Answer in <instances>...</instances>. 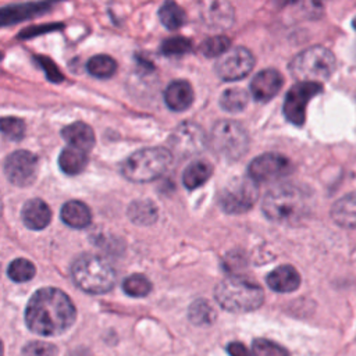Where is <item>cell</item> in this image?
<instances>
[{
    "label": "cell",
    "mask_w": 356,
    "mask_h": 356,
    "mask_svg": "<svg viewBox=\"0 0 356 356\" xmlns=\"http://www.w3.org/2000/svg\"><path fill=\"white\" fill-rule=\"evenodd\" d=\"M291 170L292 164L285 156L280 153H264L250 161L248 175L256 184L271 182L288 175Z\"/></svg>",
    "instance_id": "cell-11"
},
{
    "label": "cell",
    "mask_w": 356,
    "mask_h": 356,
    "mask_svg": "<svg viewBox=\"0 0 356 356\" xmlns=\"http://www.w3.org/2000/svg\"><path fill=\"white\" fill-rule=\"evenodd\" d=\"M88 72L99 79H108L117 72V61L107 54H96L86 63Z\"/></svg>",
    "instance_id": "cell-26"
},
{
    "label": "cell",
    "mask_w": 356,
    "mask_h": 356,
    "mask_svg": "<svg viewBox=\"0 0 356 356\" xmlns=\"http://www.w3.org/2000/svg\"><path fill=\"white\" fill-rule=\"evenodd\" d=\"M122 289L129 296L142 298V296H146L152 291V284L145 275L132 274L124 280Z\"/></svg>",
    "instance_id": "cell-29"
},
{
    "label": "cell",
    "mask_w": 356,
    "mask_h": 356,
    "mask_svg": "<svg viewBox=\"0 0 356 356\" xmlns=\"http://www.w3.org/2000/svg\"><path fill=\"white\" fill-rule=\"evenodd\" d=\"M33 60L36 61V64L43 70L46 78L50 81V82H54V83H60L64 81V75L63 72L60 71V68L57 67V64L47 56H35Z\"/></svg>",
    "instance_id": "cell-35"
},
{
    "label": "cell",
    "mask_w": 356,
    "mask_h": 356,
    "mask_svg": "<svg viewBox=\"0 0 356 356\" xmlns=\"http://www.w3.org/2000/svg\"><path fill=\"white\" fill-rule=\"evenodd\" d=\"M61 136L70 146L81 149L86 153L95 146V132L88 124L82 121H76L64 127Z\"/></svg>",
    "instance_id": "cell-19"
},
{
    "label": "cell",
    "mask_w": 356,
    "mask_h": 356,
    "mask_svg": "<svg viewBox=\"0 0 356 356\" xmlns=\"http://www.w3.org/2000/svg\"><path fill=\"white\" fill-rule=\"evenodd\" d=\"M252 352L254 356H289L284 346L266 338L254 339L252 342Z\"/></svg>",
    "instance_id": "cell-32"
},
{
    "label": "cell",
    "mask_w": 356,
    "mask_h": 356,
    "mask_svg": "<svg viewBox=\"0 0 356 356\" xmlns=\"http://www.w3.org/2000/svg\"><path fill=\"white\" fill-rule=\"evenodd\" d=\"M21 216L28 228L43 229L51 220V210L42 199H31L24 204Z\"/></svg>",
    "instance_id": "cell-18"
},
{
    "label": "cell",
    "mask_w": 356,
    "mask_h": 356,
    "mask_svg": "<svg viewBox=\"0 0 356 356\" xmlns=\"http://www.w3.org/2000/svg\"><path fill=\"white\" fill-rule=\"evenodd\" d=\"M310 203L306 191L292 184H281L270 189L263 200L261 210L264 216L280 224H295L305 218Z\"/></svg>",
    "instance_id": "cell-2"
},
{
    "label": "cell",
    "mask_w": 356,
    "mask_h": 356,
    "mask_svg": "<svg viewBox=\"0 0 356 356\" xmlns=\"http://www.w3.org/2000/svg\"><path fill=\"white\" fill-rule=\"evenodd\" d=\"M172 160L164 147H146L132 153L121 167L122 175L132 182H149L161 177Z\"/></svg>",
    "instance_id": "cell-5"
},
{
    "label": "cell",
    "mask_w": 356,
    "mask_h": 356,
    "mask_svg": "<svg viewBox=\"0 0 356 356\" xmlns=\"http://www.w3.org/2000/svg\"><path fill=\"white\" fill-rule=\"evenodd\" d=\"M159 19L167 29L175 31L185 25L186 13L177 1L165 0L159 8Z\"/></svg>",
    "instance_id": "cell-24"
},
{
    "label": "cell",
    "mask_w": 356,
    "mask_h": 356,
    "mask_svg": "<svg viewBox=\"0 0 356 356\" xmlns=\"http://www.w3.org/2000/svg\"><path fill=\"white\" fill-rule=\"evenodd\" d=\"M170 143L178 156L188 157L197 154L204 149L206 136L199 125L185 121L177 127L170 138Z\"/></svg>",
    "instance_id": "cell-14"
},
{
    "label": "cell",
    "mask_w": 356,
    "mask_h": 356,
    "mask_svg": "<svg viewBox=\"0 0 356 356\" xmlns=\"http://www.w3.org/2000/svg\"><path fill=\"white\" fill-rule=\"evenodd\" d=\"M337 68V60L324 46H312L298 53L289 64V72L298 81L321 82L328 79Z\"/></svg>",
    "instance_id": "cell-6"
},
{
    "label": "cell",
    "mask_w": 356,
    "mask_h": 356,
    "mask_svg": "<svg viewBox=\"0 0 356 356\" xmlns=\"http://www.w3.org/2000/svg\"><path fill=\"white\" fill-rule=\"evenodd\" d=\"M61 0H39L0 7V28L15 25L36 17H40L53 10Z\"/></svg>",
    "instance_id": "cell-13"
},
{
    "label": "cell",
    "mask_w": 356,
    "mask_h": 356,
    "mask_svg": "<svg viewBox=\"0 0 356 356\" xmlns=\"http://www.w3.org/2000/svg\"><path fill=\"white\" fill-rule=\"evenodd\" d=\"M188 317L189 321L195 325H210L211 323H214L217 313L209 300L197 299L191 303Z\"/></svg>",
    "instance_id": "cell-27"
},
{
    "label": "cell",
    "mask_w": 356,
    "mask_h": 356,
    "mask_svg": "<svg viewBox=\"0 0 356 356\" xmlns=\"http://www.w3.org/2000/svg\"><path fill=\"white\" fill-rule=\"evenodd\" d=\"M266 281L273 291L286 293V292H293L299 288L300 275L295 267L289 264H284V266H278L271 273H268Z\"/></svg>",
    "instance_id": "cell-17"
},
{
    "label": "cell",
    "mask_w": 356,
    "mask_h": 356,
    "mask_svg": "<svg viewBox=\"0 0 356 356\" xmlns=\"http://www.w3.org/2000/svg\"><path fill=\"white\" fill-rule=\"evenodd\" d=\"M193 89L189 82L177 79L172 81L164 90V102L172 111H184L193 103Z\"/></svg>",
    "instance_id": "cell-16"
},
{
    "label": "cell",
    "mask_w": 356,
    "mask_h": 356,
    "mask_svg": "<svg viewBox=\"0 0 356 356\" xmlns=\"http://www.w3.org/2000/svg\"><path fill=\"white\" fill-rule=\"evenodd\" d=\"M213 174V165L207 161L191 163L182 174V182L188 189H196L202 186Z\"/></svg>",
    "instance_id": "cell-23"
},
{
    "label": "cell",
    "mask_w": 356,
    "mask_h": 356,
    "mask_svg": "<svg viewBox=\"0 0 356 356\" xmlns=\"http://www.w3.org/2000/svg\"><path fill=\"white\" fill-rule=\"evenodd\" d=\"M284 85L282 75L274 68H266L257 72L250 81V93L257 102H268L281 90Z\"/></svg>",
    "instance_id": "cell-15"
},
{
    "label": "cell",
    "mask_w": 356,
    "mask_h": 356,
    "mask_svg": "<svg viewBox=\"0 0 356 356\" xmlns=\"http://www.w3.org/2000/svg\"><path fill=\"white\" fill-rule=\"evenodd\" d=\"M331 217L343 228H356V192L337 200L331 209Z\"/></svg>",
    "instance_id": "cell-20"
},
{
    "label": "cell",
    "mask_w": 356,
    "mask_h": 356,
    "mask_svg": "<svg viewBox=\"0 0 356 356\" xmlns=\"http://www.w3.org/2000/svg\"><path fill=\"white\" fill-rule=\"evenodd\" d=\"M254 67V57L246 47L238 46L228 49L221 54L216 63V74L222 81H239L243 79Z\"/></svg>",
    "instance_id": "cell-10"
},
{
    "label": "cell",
    "mask_w": 356,
    "mask_h": 356,
    "mask_svg": "<svg viewBox=\"0 0 356 356\" xmlns=\"http://www.w3.org/2000/svg\"><path fill=\"white\" fill-rule=\"evenodd\" d=\"M231 46V39L225 35H216L202 42L199 50L204 57H220Z\"/></svg>",
    "instance_id": "cell-30"
},
{
    "label": "cell",
    "mask_w": 356,
    "mask_h": 356,
    "mask_svg": "<svg viewBox=\"0 0 356 356\" xmlns=\"http://www.w3.org/2000/svg\"><path fill=\"white\" fill-rule=\"evenodd\" d=\"M259 197V189L250 178L229 181L218 195V204L228 214H242L253 207Z\"/></svg>",
    "instance_id": "cell-8"
},
{
    "label": "cell",
    "mask_w": 356,
    "mask_h": 356,
    "mask_svg": "<svg viewBox=\"0 0 356 356\" xmlns=\"http://www.w3.org/2000/svg\"><path fill=\"white\" fill-rule=\"evenodd\" d=\"M210 146L220 157L225 160H238L248 152L249 136L239 122L221 120L216 122L211 129Z\"/></svg>",
    "instance_id": "cell-7"
},
{
    "label": "cell",
    "mask_w": 356,
    "mask_h": 356,
    "mask_svg": "<svg viewBox=\"0 0 356 356\" xmlns=\"http://www.w3.org/2000/svg\"><path fill=\"white\" fill-rule=\"evenodd\" d=\"M88 164L86 152L76 147H65L58 156L60 168L68 175H76L85 170Z\"/></svg>",
    "instance_id": "cell-22"
},
{
    "label": "cell",
    "mask_w": 356,
    "mask_h": 356,
    "mask_svg": "<svg viewBox=\"0 0 356 356\" xmlns=\"http://www.w3.org/2000/svg\"><path fill=\"white\" fill-rule=\"evenodd\" d=\"M75 284L88 293L108 292L115 284V271L103 257L92 253L79 256L71 268Z\"/></svg>",
    "instance_id": "cell-4"
},
{
    "label": "cell",
    "mask_w": 356,
    "mask_h": 356,
    "mask_svg": "<svg viewBox=\"0 0 356 356\" xmlns=\"http://www.w3.org/2000/svg\"><path fill=\"white\" fill-rule=\"evenodd\" d=\"M0 132L11 140H19L25 135V122L18 117H1Z\"/></svg>",
    "instance_id": "cell-33"
},
{
    "label": "cell",
    "mask_w": 356,
    "mask_h": 356,
    "mask_svg": "<svg viewBox=\"0 0 356 356\" xmlns=\"http://www.w3.org/2000/svg\"><path fill=\"white\" fill-rule=\"evenodd\" d=\"M281 6H286V4H289V3H293V1H296V0H277Z\"/></svg>",
    "instance_id": "cell-41"
},
{
    "label": "cell",
    "mask_w": 356,
    "mask_h": 356,
    "mask_svg": "<svg viewBox=\"0 0 356 356\" xmlns=\"http://www.w3.org/2000/svg\"><path fill=\"white\" fill-rule=\"evenodd\" d=\"M76 310L67 293L57 288H42L29 299L25 310L28 328L42 337L65 332L75 321Z\"/></svg>",
    "instance_id": "cell-1"
},
{
    "label": "cell",
    "mask_w": 356,
    "mask_h": 356,
    "mask_svg": "<svg viewBox=\"0 0 356 356\" xmlns=\"http://www.w3.org/2000/svg\"><path fill=\"white\" fill-rule=\"evenodd\" d=\"M227 352L229 353V356H254L253 352L241 342H229L227 345Z\"/></svg>",
    "instance_id": "cell-40"
},
{
    "label": "cell",
    "mask_w": 356,
    "mask_h": 356,
    "mask_svg": "<svg viewBox=\"0 0 356 356\" xmlns=\"http://www.w3.org/2000/svg\"><path fill=\"white\" fill-rule=\"evenodd\" d=\"M314 3H317V4H321V3H324V1H327V0H313Z\"/></svg>",
    "instance_id": "cell-44"
},
{
    "label": "cell",
    "mask_w": 356,
    "mask_h": 356,
    "mask_svg": "<svg viewBox=\"0 0 356 356\" xmlns=\"http://www.w3.org/2000/svg\"><path fill=\"white\" fill-rule=\"evenodd\" d=\"M63 28H64V24H63V22L32 25V26H28V28L22 29V31L18 33V38H19V39H31V38H36V36H40V35H44V33H50V32H54V31H60V29H63Z\"/></svg>",
    "instance_id": "cell-37"
},
{
    "label": "cell",
    "mask_w": 356,
    "mask_h": 356,
    "mask_svg": "<svg viewBox=\"0 0 356 356\" xmlns=\"http://www.w3.org/2000/svg\"><path fill=\"white\" fill-rule=\"evenodd\" d=\"M3 353H4V348H3V342L0 341V356H3Z\"/></svg>",
    "instance_id": "cell-42"
},
{
    "label": "cell",
    "mask_w": 356,
    "mask_h": 356,
    "mask_svg": "<svg viewBox=\"0 0 356 356\" xmlns=\"http://www.w3.org/2000/svg\"><path fill=\"white\" fill-rule=\"evenodd\" d=\"M24 356H57V348L49 342L35 341L25 345L22 349Z\"/></svg>",
    "instance_id": "cell-36"
},
{
    "label": "cell",
    "mask_w": 356,
    "mask_h": 356,
    "mask_svg": "<svg viewBox=\"0 0 356 356\" xmlns=\"http://www.w3.org/2000/svg\"><path fill=\"white\" fill-rule=\"evenodd\" d=\"M4 172L11 184L28 186L36 179L38 157L28 150H15L6 159Z\"/></svg>",
    "instance_id": "cell-12"
},
{
    "label": "cell",
    "mask_w": 356,
    "mask_h": 356,
    "mask_svg": "<svg viewBox=\"0 0 356 356\" xmlns=\"http://www.w3.org/2000/svg\"><path fill=\"white\" fill-rule=\"evenodd\" d=\"M192 50V42L182 36H174L163 40L160 51L164 56H182Z\"/></svg>",
    "instance_id": "cell-34"
},
{
    "label": "cell",
    "mask_w": 356,
    "mask_h": 356,
    "mask_svg": "<svg viewBox=\"0 0 356 356\" xmlns=\"http://www.w3.org/2000/svg\"><path fill=\"white\" fill-rule=\"evenodd\" d=\"M128 216L138 225H150L157 220V209L150 200H135L128 207Z\"/></svg>",
    "instance_id": "cell-25"
},
{
    "label": "cell",
    "mask_w": 356,
    "mask_h": 356,
    "mask_svg": "<svg viewBox=\"0 0 356 356\" xmlns=\"http://www.w3.org/2000/svg\"><path fill=\"white\" fill-rule=\"evenodd\" d=\"M217 303L231 313H246L259 309L264 302L263 289L242 277L234 275L220 281L214 289Z\"/></svg>",
    "instance_id": "cell-3"
},
{
    "label": "cell",
    "mask_w": 356,
    "mask_h": 356,
    "mask_svg": "<svg viewBox=\"0 0 356 356\" xmlns=\"http://www.w3.org/2000/svg\"><path fill=\"white\" fill-rule=\"evenodd\" d=\"M249 103V95L241 88H229L220 96V106L228 113H238L246 108Z\"/></svg>",
    "instance_id": "cell-28"
},
{
    "label": "cell",
    "mask_w": 356,
    "mask_h": 356,
    "mask_svg": "<svg viewBox=\"0 0 356 356\" xmlns=\"http://www.w3.org/2000/svg\"><path fill=\"white\" fill-rule=\"evenodd\" d=\"M35 275V266L26 259H15L8 266V277L15 282H26Z\"/></svg>",
    "instance_id": "cell-31"
},
{
    "label": "cell",
    "mask_w": 356,
    "mask_h": 356,
    "mask_svg": "<svg viewBox=\"0 0 356 356\" xmlns=\"http://www.w3.org/2000/svg\"><path fill=\"white\" fill-rule=\"evenodd\" d=\"M224 267L227 271H231L232 274H241L239 271H242L246 267V260L242 256V253L232 252L225 256Z\"/></svg>",
    "instance_id": "cell-39"
},
{
    "label": "cell",
    "mask_w": 356,
    "mask_h": 356,
    "mask_svg": "<svg viewBox=\"0 0 356 356\" xmlns=\"http://www.w3.org/2000/svg\"><path fill=\"white\" fill-rule=\"evenodd\" d=\"M323 92V85L320 82L299 81L295 83L285 95L282 111L285 118L293 125H303L306 120V106L310 99Z\"/></svg>",
    "instance_id": "cell-9"
},
{
    "label": "cell",
    "mask_w": 356,
    "mask_h": 356,
    "mask_svg": "<svg viewBox=\"0 0 356 356\" xmlns=\"http://www.w3.org/2000/svg\"><path fill=\"white\" fill-rule=\"evenodd\" d=\"M352 26L356 29V17L353 18V21H352Z\"/></svg>",
    "instance_id": "cell-43"
},
{
    "label": "cell",
    "mask_w": 356,
    "mask_h": 356,
    "mask_svg": "<svg viewBox=\"0 0 356 356\" xmlns=\"http://www.w3.org/2000/svg\"><path fill=\"white\" fill-rule=\"evenodd\" d=\"M211 15H213V19L220 25L222 24L224 26L227 25H231V21H232V8L228 3L225 1H216L213 8H211Z\"/></svg>",
    "instance_id": "cell-38"
},
{
    "label": "cell",
    "mask_w": 356,
    "mask_h": 356,
    "mask_svg": "<svg viewBox=\"0 0 356 356\" xmlns=\"http://www.w3.org/2000/svg\"><path fill=\"white\" fill-rule=\"evenodd\" d=\"M61 220L72 228H85L90 224L89 207L79 200H70L61 209Z\"/></svg>",
    "instance_id": "cell-21"
}]
</instances>
